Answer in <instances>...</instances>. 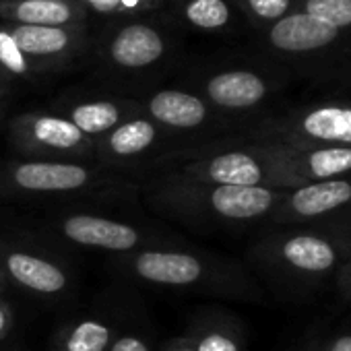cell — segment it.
<instances>
[{"instance_id":"1","label":"cell","mask_w":351,"mask_h":351,"mask_svg":"<svg viewBox=\"0 0 351 351\" xmlns=\"http://www.w3.org/2000/svg\"><path fill=\"white\" fill-rule=\"evenodd\" d=\"M254 256L269 271L302 285L320 283L349 258L345 234L318 228L273 232L254 246Z\"/></svg>"},{"instance_id":"2","label":"cell","mask_w":351,"mask_h":351,"mask_svg":"<svg viewBox=\"0 0 351 351\" xmlns=\"http://www.w3.org/2000/svg\"><path fill=\"white\" fill-rule=\"evenodd\" d=\"M285 191L269 186H211L182 178L163 182L159 201L165 207L223 223H254L271 219Z\"/></svg>"},{"instance_id":"3","label":"cell","mask_w":351,"mask_h":351,"mask_svg":"<svg viewBox=\"0 0 351 351\" xmlns=\"http://www.w3.org/2000/svg\"><path fill=\"white\" fill-rule=\"evenodd\" d=\"M124 267L138 279L165 287H209L223 293L258 298L261 289L238 267L182 250L145 248L128 254Z\"/></svg>"},{"instance_id":"4","label":"cell","mask_w":351,"mask_h":351,"mask_svg":"<svg viewBox=\"0 0 351 351\" xmlns=\"http://www.w3.org/2000/svg\"><path fill=\"white\" fill-rule=\"evenodd\" d=\"M269 221L287 228H318L351 234V176L285 191L283 201Z\"/></svg>"},{"instance_id":"5","label":"cell","mask_w":351,"mask_h":351,"mask_svg":"<svg viewBox=\"0 0 351 351\" xmlns=\"http://www.w3.org/2000/svg\"><path fill=\"white\" fill-rule=\"evenodd\" d=\"M258 138L295 147H351V104L318 101L267 122Z\"/></svg>"},{"instance_id":"6","label":"cell","mask_w":351,"mask_h":351,"mask_svg":"<svg viewBox=\"0 0 351 351\" xmlns=\"http://www.w3.org/2000/svg\"><path fill=\"white\" fill-rule=\"evenodd\" d=\"M173 178L211 186L277 189L273 167L267 161L261 141L240 147H226L207 155H195L191 161H182L176 167Z\"/></svg>"},{"instance_id":"7","label":"cell","mask_w":351,"mask_h":351,"mask_svg":"<svg viewBox=\"0 0 351 351\" xmlns=\"http://www.w3.org/2000/svg\"><path fill=\"white\" fill-rule=\"evenodd\" d=\"M258 141L281 191L351 176V147H295Z\"/></svg>"},{"instance_id":"8","label":"cell","mask_w":351,"mask_h":351,"mask_svg":"<svg viewBox=\"0 0 351 351\" xmlns=\"http://www.w3.org/2000/svg\"><path fill=\"white\" fill-rule=\"evenodd\" d=\"M11 132L25 153L87 155L93 149V141L64 116L23 114L13 120Z\"/></svg>"},{"instance_id":"9","label":"cell","mask_w":351,"mask_h":351,"mask_svg":"<svg viewBox=\"0 0 351 351\" xmlns=\"http://www.w3.org/2000/svg\"><path fill=\"white\" fill-rule=\"evenodd\" d=\"M7 180L15 191L34 195H60L91 186L93 171L71 161L34 159L11 163L7 169Z\"/></svg>"},{"instance_id":"10","label":"cell","mask_w":351,"mask_h":351,"mask_svg":"<svg viewBox=\"0 0 351 351\" xmlns=\"http://www.w3.org/2000/svg\"><path fill=\"white\" fill-rule=\"evenodd\" d=\"M269 46L285 56H314L328 52L345 40L343 32L306 15L291 11L271 23L267 32Z\"/></svg>"},{"instance_id":"11","label":"cell","mask_w":351,"mask_h":351,"mask_svg":"<svg viewBox=\"0 0 351 351\" xmlns=\"http://www.w3.org/2000/svg\"><path fill=\"white\" fill-rule=\"evenodd\" d=\"M60 232L66 240L79 246L101 248L110 252H130L145 240V236L132 226L87 213L64 217L60 221Z\"/></svg>"},{"instance_id":"12","label":"cell","mask_w":351,"mask_h":351,"mask_svg":"<svg viewBox=\"0 0 351 351\" xmlns=\"http://www.w3.org/2000/svg\"><path fill=\"white\" fill-rule=\"evenodd\" d=\"M273 91L269 79L261 73L246 71V69H232L211 75L205 81V95L207 99L221 110H252L261 106Z\"/></svg>"},{"instance_id":"13","label":"cell","mask_w":351,"mask_h":351,"mask_svg":"<svg viewBox=\"0 0 351 351\" xmlns=\"http://www.w3.org/2000/svg\"><path fill=\"white\" fill-rule=\"evenodd\" d=\"M23 56L29 62H56L71 58L83 42L79 25L69 27H42V25H3Z\"/></svg>"},{"instance_id":"14","label":"cell","mask_w":351,"mask_h":351,"mask_svg":"<svg viewBox=\"0 0 351 351\" xmlns=\"http://www.w3.org/2000/svg\"><path fill=\"white\" fill-rule=\"evenodd\" d=\"M0 261L5 265L7 275L21 287L40 295H58L69 287L66 271L40 254L23 252L17 248L0 250Z\"/></svg>"},{"instance_id":"15","label":"cell","mask_w":351,"mask_h":351,"mask_svg":"<svg viewBox=\"0 0 351 351\" xmlns=\"http://www.w3.org/2000/svg\"><path fill=\"white\" fill-rule=\"evenodd\" d=\"M165 54L161 32L149 23H128L108 42L110 62L120 69H147Z\"/></svg>"},{"instance_id":"16","label":"cell","mask_w":351,"mask_h":351,"mask_svg":"<svg viewBox=\"0 0 351 351\" xmlns=\"http://www.w3.org/2000/svg\"><path fill=\"white\" fill-rule=\"evenodd\" d=\"M0 17L13 25L81 27L87 9L77 0H0Z\"/></svg>"},{"instance_id":"17","label":"cell","mask_w":351,"mask_h":351,"mask_svg":"<svg viewBox=\"0 0 351 351\" xmlns=\"http://www.w3.org/2000/svg\"><path fill=\"white\" fill-rule=\"evenodd\" d=\"M145 110L155 124L180 130L199 128L209 118V106L203 97L176 89L157 91L147 99Z\"/></svg>"},{"instance_id":"18","label":"cell","mask_w":351,"mask_h":351,"mask_svg":"<svg viewBox=\"0 0 351 351\" xmlns=\"http://www.w3.org/2000/svg\"><path fill=\"white\" fill-rule=\"evenodd\" d=\"M132 114L130 104L110 101V99H93L77 104L69 110V120L89 138L104 136L114 130L118 124L128 120Z\"/></svg>"},{"instance_id":"19","label":"cell","mask_w":351,"mask_h":351,"mask_svg":"<svg viewBox=\"0 0 351 351\" xmlns=\"http://www.w3.org/2000/svg\"><path fill=\"white\" fill-rule=\"evenodd\" d=\"M157 141V124L147 118H128L106 134V147L116 157H134Z\"/></svg>"},{"instance_id":"20","label":"cell","mask_w":351,"mask_h":351,"mask_svg":"<svg viewBox=\"0 0 351 351\" xmlns=\"http://www.w3.org/2000/svg\"><path fill=\"white\" fill-rule=\"evenodd\" d=\"M112 343V328L99 320H81L64 330L58 351H108Z\"/></svg>"},{"instance_id":"21","label":"cell","mask_w":351,"mask_h":351,"mask_svg":"<svg viewBox=\"0 0 351 351\" xmlns=\"http://www.w3.org/2000/svg\"><path fill=\"white\" fill-rule=\"evenodd\" d=\"M189 339L197 351H244L242 332L226 322L201 324Z\"/></svg>"},{"instance_id":"22","label":"cell","mask_w":351,"mask_h":351,"mask_svg":"<svg viewBox=\"0 0 351 351\" xmlns=\"http://www.w3.org/2000/svg\"><path fill=\"white\" fill-rule=\"evenodd\" d=\"M182 13L203 32L223 29L232 19V9L226 0H186Z\"/></svg>"},{"instance_id":"23","label":"cell","mask_w":351,"mask_h":351,"mask_svg":"<svg viewBox=\"0 0 351 351\" xmlns=\"http://www.w3.org/2000/svg\"><path fill=\"white\" fill-rule=\"evenodd\" d=\"M293 11L306 13L339 32L351 29V0H298Z\"/></svg>"},{"instance_id":"24","label":"cell","mask_w":351,"mask_h":351,"mask_svg":"<svg viewBox=\"0 0 351 351\" xmlns=\"http://www.w3.org/2000/svg\"><path fill=\"white\" fill-rule=\"evenodd\" d=\"M77 3L99 15H130L151 11L161 5V0H77Z\"/></svg>"},{"instance_id":"25","label":"cell","mask_w":351,"mask_h":351,"mask_svg":"<svg viewBox=\"0 0 351 351\" xmlns=\"http://www.w3.org/2000/svg\"><path fill=\"white\" fill-rule=\"evenodd\" d=\"M0 66L17 77H27L32 73V62L23 56L5 27H0Z\"/></svg>"},{"instance_id":"26","label":"cell","mask_w":351,"mask_h":351,"mask_svg":"<svg viewBox=\"0 0 351 351\" xmlns=\"http://www.w3.org/2000/svg\"><path fill=\"white\" fill-rule=\"evenodd\" d=\"M240 3L248 9L250 15L265 23L279 21L295 7V0H240Z\"/></svg>"},{"instance_id":"27","label":"cell","mask_w":351,"mask_h":351,"mask_svg":"<svg viewBox=\"0 0 351 351\" xmlns=\"http://www.w3.org/2000/svg\"><path fill=\"white\" fill-rule=\"evenodd\" d=\"M308 351H351V330L341 328L328 335H318Z\"/></svg>"},{"instance_id":"28","label":"cell","mask_w":351,"mask_h":351,"mask_svg":"<svg viewBox=\"0 0 351 351\" xmlns=\"http://www.w3.org/2000/svg\"><path fill=\"white\" fill-rule=\"evenodd\" d=\"M108 351H151L149 345L136 337V335H122L118 339H114L108 347Z\"/></svg>"},{"instance_id":"29","label":"cell","mask_w":351,"mask_h":351,"mask_svg":"<svg viewBox=\"0 0 351 351\" xmlns=\"http://www.w3.org/2000/svg\"><path fill=\"white\" fill-rule=\"evenodd\" d=\"M335 283H337L339 291H341L345 298L351 300V256L345 258V261L339 265V269L335 271Z\"/></svg>"},{"instance_id":"30","label":"cell","mask_w":351,"mask_h":351,"mask_svg":"<svg viewBox=\"0 0 351 351\" xmlns=\"http://www.w3.org/2000/svg\"><path fill=\"white\" fill-rule=\"evenodd\" d=\"M11 326H13V310L9 308V304L0 302V339L7 337Z\"/></svg>"},{"instance_id":"31","label":"cell","mask_w":351,"mask_h":351,"mask_svg":"<svg viewBox=\"0 0 351 351\" xmlns=\"http://www.w3.org/2000/svg\"><path fill=\"white\" fill-rule=\"evenodd\" d=\"M161 351H197V349H195V345H193V341L189 337H178V339L167 341L161 347Z\"/></svg>"},{"instance_id":"32","label":"cell","mask_w":351,"mask_h":351,"mask_svg":"<svg viewBox=\"0 0 351 351\" xmlns=\"http://www.w3.org/2000/svg\"><path fill=\"white\" fill-rule=\"evenodd\" d=\"M345 240H347V248H349V256H351V234H345Z\"/></svg>"},{"instance_id":"33","label":"cell","mask_w":351,"mask_h":351,"mask_svg":"<svg viewBox=\"0 0 351 351\" xmlns=\"http://www.w3.org/2000/svg\"><path fill=\"white\" fill-rule=\"evenodd\" d=\"M0 283H3V273H0Z\"/></svg>"}]
</instances>
